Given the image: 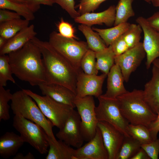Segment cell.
Masks as SVG:
<instances>
[{
    "label": "cell",
    "instance_id": "50",
    "mask_svg": "<svg viewBox=\"0 0 159 159\" xmlns=\"http://www.w3.org/2000/svg\"><path fill=\"white\" fill-rule=\"evenodd\" d=\"M144 0L145 1L148 3H149L151 2L152 1V0Z\"/></svg>",
    "mask_w": 159,
    "mask_h": 159
},
{
    "label": "cell",
    "instance_id": "41",
    "mask_svg": "<svg viewBox=\"0 0 159 159\" xmlns=\"http://www.w3.org/2000/svg\"><path fill=\"white\" fill-rule=\"evenodd\" d=\"M150 132L153 140L157 138L159 132V113L156 119L153 121L148 127Z\"/></svg>",
    "mask_w": 159,
    "mask_h": 159
},
{
    "label": "cell",
    "instance_id": "26",
    "mask_svg": "<svg viewBox=\"0 0 159 159\" xmlns=\"http://www.w3.org/2000/svg\"><path fill=\"white\" fill-rule=\"evenodd\" d=\"M29 21L24 19H16L0 23V36L8 39L29 26Z\"/></svg>",
    "mask_w": 159,
    "mask_h": 159
},
{
    "label": "cell",
    "instance_id": "10",
    "mask_svg": "<svg viewBox=\"0 0 159 159\" xmlns=\"http://www.w3.org/2000/svg\"><path fill=\"white\" fill-rule=\"evenodd\" d=\"M56 136L59 140L70 146L77 149L82 146L85 140L81 130V119L77 112L73 110Z\"/></svg>",
    "mask_w": 159,
    "mask_h": 159
},
{
    "label": "cell",
    "instance_id": "12",
    "mask_svg": "<svg viewBox=\"0 0 159 159\" xmlns=\"http://www.w3.org/2000/svg\"><path fill=\"white\" fill-rule=\"evenodd\" d=\"M136 21L144 33L143 43L146 53V67L148 69L153 61L159 58V32L152 27L143 17H138Z\"/></svg>",
    "mask_w": 159,
    "mask_h": 159
},
{
    "label": "cell",
    "instance_id": "44",
    "mask_svg": "<svg viewBox=\"0 0 159 159\" xmlns=\"http://www.w3.org/2000/svg\"><path fill=\"white\" fill-rule=\"evenodd\" d=\"M131 159H150L145 151L141 147Z\"/></svg>",
    "mask_w": 159,
    "mask_h": 159
},
{
    "label": "cell",
    "instance_id": "38",
    "mask_svg": "<svg viewBox=\"0 0 159 159\" xmlns=\"http://www.w3.org/2000/svg\"><path fill=\"white\" fill-rule=\"evenodd\" d=\"M141 147L145 151L150 159H158L159 139L157 138L149 143L142 145Z\"/></svg>",
    "mask_w": 159,
    "mask_h": 159
},
{
    "label": "cell",
    "instance_id": "31",
    "mask_svg": "<svg viewBox=\"0 0 159 159\" xmlns=\"http://www.w3.org/2000/svg\"><path fill=\"white\" fill-rule=\"evenodd\" d=\"M12 74L8 54L0 55V86H6L8 81L15 83Z\"/></svg>",
    "mask_w": 159,
    "mask_h": 159
},
{
    "label": "cell",
    "instance_id": "33",
    "mask_svg": "<svg viewBox=\"0 0 159 159\" xmlns=\"http://www.w3.org/2000/svg\"><path fill=\"white\" fill-rule=\"evenodd\" d=\"M142 32L139 24H130L128 29L122 35L129 49L135 47L140 42Z\"/></svg>",
    "mask_w": 159,
    "mask_h": 159
},
{
    "label": "cell",
    "instance_id": "7",
    "mask_svg": "<svg viewBox=\"0 0 159 159\" xmlns=\"http://www.w3.org/2000/svg\"><path fill=\"white\" fill-rule=\"evenodd\" d=\"M36 102L43 114L59 129L64 125L74 110L73 107L55 101L47 95L41 96L28 89H22Z\"/></svg>",
    "mask_w": 159,
    "mask_h": 159
},
{
    "label": "cell",
    "instance_id": "34",
    "mask_svg": "<svg viewBox=\"0 0 159 159\" xmlns=\"http://www.w3.org/2000/svg\"><path fill=\"white\" fill-rule=\"evenodd\" d=\"M12 94L9 89H5L0 86V121H6L10 118L9 112L10 106L8 102L11 100Z\"/></svg>",
    "mask_w": 159,
    "mask_h": 159
},
{
    "label": "cell",
    "instance_id": "27",
    "mask_svg": "<svg viewBox=\"0 0 159 159\" xmlns=\"http://www.w3.org/2000/svg\"><path fill=\"white\" fill-rule=\"evenodd\" d=\"M133 1V0H119L115 7L114 26L127 22L130 18L135 16L132 5Z\"/></svg>",
    "mask_w": 159,
    "mask_h": 159
},
{
    "label": "cell",
    "instance_id": "4",
    "mask_svg": "<svg viewBox=\"0 0 159 159\" xmlns=\"http://www.w3.org/2000/svg\"><path fill=\"white\" fill-rule=\"evenodd\" d=\"M11 107L15 115L21 116L40 126L53 142L56 139L52 131L54 126L43 114L36 102L22 89L13 94Z\"/></svg>",
    "mask_w": 159,
    "mask_h": 159
},
{
    "label": "cell",
    "instance_id": "16",
    "mask_svg": "<svg viewBox=\"0 0 159 159\" xmlns=\"http://www.w3.org/2000/svg\"><path fill=\"white\" fill-rule=\"evenodd\" d=\"M38 86L42 95L49 96L58 102L75 107L76 94L68 88L61 85L44 83Z\"/></svg>",
    "mask_w": 159,
    "mask_h": 159
},
{
    "label": "cell",
    "instance_id": "42",
    "mask_svg": "<svg viewBox=\"0 0 159 159\" xmlns=\"http://www.w3.org/2000/svg\"><path fill=\"white\" fill-rule=\"evenodd\" d=\"M146 19L152 27L159 32V11L155 13Z\"/></svg>",
    "mask_w": 159,
    "mask_h": 159
},
{
    "label": "cell",
    "instance_id": "43",
    "mask_svg": "<svg viewBox=\"0 0 159 159\" xmlns=\"http://www.w3.org/2000/svg\"><path fill=\"white\" fill-rule=\"evenodd\" d=\"M33 5L40 6V5L42 4L48 6H52L55 3V0H29Z\"/></svg>",
    "mask_w": 159,
    "mask_h": 159
},
{
    "label": "cell",
    "instance_id": "19",
    "mask_svg": "<svg viewBox=\"0 0 159 159\" xmlns=\"http://www.w3.org/2000/svg\"><path fill=\"white\" fill-rule=\"evenodd\" d=\"M107 90L101 95L108 98L116 99L127 91L124 85V81L119 66L115 64L107 74Z\"/></svg>",
    "mask_w": 159,
    "mask_h": 159
},
{
    "label": "cell",
    "instance_id": "5",
    "mask_svg": "<svg viewBox=\"0 0 159 159\" xmlns=\"http://www.w3.org/2000/svg\"><path fill=\"white\" fill-rule=\"evenodd\" d=\"M51 46L76 69L80 70L81 60L89 49L87 42L63 37L53 31L48 41Z\"/></svg>",
    "mask_w": 159,
    "mask_h": 159
},
{
    "label": "cell",
    "instance_id": "46",
    "mask_svg": "<svg viewBox=\"0 0 159 159\" xmlns=\"http://www.w3.org/2000/svg\"><path fill=\"white\" fill-rule=\"evenodd\" d=\"M14 159H34L35 157L30 152H29L25 155L21 153H17L13 158Z\"/></svg>",
    "mask_w": 159,
    "mask_h": 159
},
{
    "label": "cell",
    "instance_id": "20",
    "mask_svg": "<svg viewBox=\"0 0 159 159\" xmlns=\"http://www.w3.org/2000/svg\"><path fill=\"white\" fill-rule=\"evenodd\" d=\"M34 26L31 24L8 39L6 44L0 49V55L8 54L19 50L37 35Z\"/></svg>",
    "mask_w": 159,
    "mask_h": 159
},
{
    "label": "cell",
    "instance_id": "17",
    "mask_svg": "<svg viewBox=\"0 0 159 159\" xmlns=\"http://www.w3.org/2000/svg\"><path fill=\"white\" fill-rule=\"evenodd\" d=\"M115 6H110L105 10L98 13H87L74 19V21L90 26L94 25L104 24L107 26L114 25L115 18Z\"/></svg>",
    "mask_w": 159,
    "mask_h": 159
},
{
    "label": "cell",
    "instance_id": "22",
    "mask_svg": "<svg viewBox=\"0 0 159 159\" xmlns=\"http://www.w3.org/2000/svg\"><path fill=\"white\" fill-rule=\"evenodd\" d=\"M49 147L46 159H75V150L63 141H52L49 138Z\"/></svg>",
    "mask_w": 159,
    "mask_h": 159
},
{
    "label": "cell",
    "instance_id": "15",
    "mask_svg": "<svg viewBox=\"0 0 159 159\" xmlns=\"http://www.w3.org/2000/svg\"><path fill=\"white\" fill-rule=\"evenodd\" d=\"M75 159H108L101 132L97 127L94 137L83 146L75 150Z\"/></svg>",
    "mask_w": 159,
    "mask_h": 159
},
{
    "label": "cell",
    "instance_id": "28",
    "mask_svg": "<svg viewBox=\"0 0 159 159\" xmlns=\"http://www.w3.org/2000/svg\"><path fill=\"white\" fill-rule=\"evenodd\" d=\"M0 9L13 11L29 21L35 18L34 13L28 5L10 0H0Z\"/></svg>",
    "mask_w": 159,
    "mask_h": 159
},
{
    "label": "cell",
    "instance_id": "14",
    "mask_svg": "<svg viewBox=\"0 0 159 159\" xmlns=\"http://www.w3.org/2000/svg\"><path fill=\"white\" fill-rule=\"evenodd\" d=\"M97 127L101 132L104 145L107 151L108 159H116L125 135L114 126L105 121H98Z\"/></svg>",
    "mask_w": 159,
    "mask_h": 159
},
{
    "label": "cell",
    "instance_id": "2",
    "mask_svg": "<svg viewBox=\"0 0 159 159\" xmlns=\"http://www.w3.org/2000/svg\"><path fill=\"white\" fill-rule=\"evenodd\" d=\"M13 73L32 86L46 82L42 54L31 41L23 47L8 54Z\"/></svg>",
    "mask_w": 159,
    "mask_h": 159
},
{
    "label": "cell",
    "instance_id": "48",
    "mask_svg": "<svg viewBox=\"0 0 159 159\" xmlns=\"http://www.w3.org/2000/svg\"><path fill=\"white\" fill-rule=\"evenodd\" d=\"M152 64L159 69V58L154 60Z\"/></svg>",
    "mask_w": 159,
    "mask_h": 159
},
{
    "label": "cell",
    "instance_id": "8",
    "mask_svg": "<svg viewBox=\"0 0 159 159\" xmlns=\"http://www.w3.org/2000/svg\"><path fill=\"white\" fill-rule=\"evenodd\" d=\"M99 103L95 112L98 121L107 122L122 132L125 137H130L128 131L129 124L122 115L117 98H108L101 95L98 98Z\"/></svg>",
    "mask_w": 159,
    "mask_h": 159
},
{
    "label": "cell",
    "instance_id": "40",
    "mask_svg": "<svg viewBox=\"0 0 159 159\" xmlns=\"http://www.w3.org/2000/svg\"><path fill=\"white\" fill-rule=\"evenodd\" d=\"M21 17L14 12L6 9H0V23L20 19Z\"/></svg>",
    "mask_w": 159,
    "mask_h": 159
},
{
    "label": "cell",
    "instance_id": "24",
    "mask_svg": "<svg viewBox=\"0 0 159 159\" xmlns=\"http://www.w3.org/2000/svg\"><path fill=\"white\" fill-rule=\"evenodd\" d=\"M130 24L127 22L120 24L114 27L106 29L92 27L97 32L108 47L116 39L122 35L129 28Z\"/></svg>",
    "mask_w": 159,
    "mask_h": 159
},
{
    "label": "cell",
    "instance_id": "25",
    "mask_svg": "<svg viewBox=\"0 0 159 159\" xmlns=\"http://www.w3.org/2000/svg\"><path fill=\"white\" fill-rule=\"evenodd\" d=\"M97 67L98 70L107 74L115 64V56L111 45L100 52H95Z\"/></svg>",
    "mask_w": 159,
    "mask_h": 159
},
{
    "label": "cell",
    "instance_id": "1",
    "mask_svg": "<svg viewBox=\"0 0 159 159\" xmlns=\"http://www.w3.org/2000/svg\"><path fill=\"white\" fill-rule=\"evenodd\" d=\"M31 41L38 47L42 54L46 83L64 86L76 95L78 75L82 70L75 68L48 42L42 41L36 37Z\"/></svg>",
    "mask_w": 159,
    "mask_h": 159
},
{
    "label": "cell",
    "instance_id": "35",
    "mask_svg": "<svg viewBox=\"0 0 159 159\" xmlns=\"http://www.w3.org/2000/svg\"><path fill=\"white\" fill-rule=\"evenodd\" d=\"M107 0H80V3L75 6L81 15L94 11L103 2Z\"/></svg>",
    "mask_w": 159,
    "mask_h": 159
},
{
    "label": "cell",
    "instance_id": "39",
    "mask_svg": "<svg viewBox=\"0 0 159 159\" xmlns=\"http://www.w3.org/2000/svg\"><path fill=\"white\" fill-rule=\"evenodd\" d=\"M110 45L115 56L122 54L129 49L122 35L115 39Z\"/></svg>",
    "mask_w": 159,
    "mask_h": 159
},
{
    "label": "cell",
    "instance_id": "45",
    "mask_svg": "<svg viewBox=\"0 0 159 159\" xmlns=\"http://www.w3.org/2000/svg\"><path fill=\"white\" fill-rule=\"evenodd\" d=\"M12 1L25 4L28 5L34 13L39 9L40 7L36 6L32 4L29 0H10Z\"/></svg>",
    "mask_w": 159,
    "mask_h": 159
},
{
    "label": "cell",
    "instance_id": "29",
    "mask_svg": "<svg viewBox=\"0 0 159 159\" xmlns=\"http://www.w3.org/2000/svg\"><path fill=\"white\" fill-rule=\"evenodd\" d=\"M141 146L140 142L132 137H125L116 159H131Z\"/></svg>",
    "mask_w": 159,
    "mask_h": 159
},
{
    "label": "cell",
    "instance_id": "47",
    "mask_svg": "<svg viewBox=\"0 0 159 159\" xmlns=\"http://www.w3.org/2000/svg\"><path fill=\"white\" fill-rule=\"evenodd\" d=\"M8 39L4 37L0 36V49L2 48L6 44Z\"/></svg>",
    "mask_w": 159,
    "mask_h": 159
},
{
    "label": "cell",
    "instance_id": "36",
    "mask_svg": "<svg viewBox=\"0 0 159 159\" xmlns=\"http://www.w3.org/2000/svg\"><path fill=\"white\" fill-rule=\"evenodd\" d=\"M59 33L62 36L67 38L77 39L75 35V30L72 25L65 21L62 18L57 24Z\"/></svg>",
    "mask_w": 159,
    "mask_h": 159
},
{
    "label": "cell",
    "instance_id": "37",
    "mask_svg": "<svg viewBox=\"0 0 159 159\" xmlns=\"http://www.w3.org/2000/svg\"><path fill=\"white\" fill-rule=\"evenodd\" d=\"M55 3L59 5L74 19L80 15L75 9L74 0H55Z\"/></svg>",
    "mask_w": 159,
    "mask_h": 159
},
{
    "label": "cell",
    "instance_id": "49",
    "mask_svg": "<svg viewBox=\"0 0 159 159\" xmlns=\"http://www.w3.org/2000/svg\"><path fill=\"white\" fill-rule=\"evenodd\" d=\"M151 3L154 6L159 7V0H152Z\"/></svg>",
    "mask_w": 159,
    "mask_h": 159
},
{
    "label": "cell",
    "instance_id": "6",
    "mask_svg": "<svg viewBox=\"0 0 159 159\" xmlns=\"http://www.w3.org/2000/svg\"><path fill=\"white\" fill-rule=\"evenodd\" d=\"M12 125L25 142L29 144L41 154L48 152L49 137L40 126L18 115L14 116Z\"/></svg>",
    "mask_w": 159,
    "mask_h": 159
},
{
    "label": "cell",
    "instance_id": "21",
    "mask_svg": "<svg viewBox=\"0 0 159 159\" xmlns=\"http://www.w3.org/2000/svg\"><path fill=\"white\" fill-rule=\"evenodd\" d=\"M24 142L20 135L12 132H6L0 138V155L4 159L14 156Z\"/></svg>",
    "mask_w": 159,
    "mask_h": 159
},
{
    "label": "cell",
    "instance_id": "30",
    "mask_svg": "<svg viewBox=\"0 0 159 159\" xmlns=\"http://www.w3.org/2000/svg\"><path fill=\"white\" fill-rule=\"evenodd\" d=\"M128 131L130 136L139 141L141 145L149 143L153 140L148 128L143 125L129 123Z\"/></svg>",
    "mask_w": 159,
    "mask_h": 159
},
{
    "label": "cell",
    "instance_id": "23",
    "mask_svg": "<svg viewBox=\"0 0 159 159\" xmlns=\"http://www.w3.org/2000/svg\"><path fill=\"white\" fill-rule=\"evenodd\" d=\"M78 29L85 37L89 49L97 52L107 47L99 34L95 32L91 26L81 24L78 26Z\"/></svg>",
    "mask_w": 159,
    "mask_h": 159
},
{
    "label": "cell",
    "instance_id": "13",
    "mask_svg": "<svg viewBox=\"0 0 159 159\" xmlns=\"http://www.w3.org/2000/svg\"><path fill=\"white\" fill-rule=\"evenodd\" d=\"M107 76V75L104 73L99 75H89L85 74L82 70L80 72L76 83V97H100L102 95L103 84Z\"/></svg>",
    "mask_w": 159,
    "mask_h": 159
},
{
    "label": "cell",
    "instance_id": "3",
    "mask_svg": "<svg viewBox=\"0 0 159 159\" xmlns=\"http://www.w3.org/2000/svg\"><path fill=\"white\" fill-rule=\"evenodd\" d=\"M121 112L130 124H140L148 127L157 118L145 101L143 90L134 89L127 91L117 97Z\"/></svg>",
    "mask_w": 159,
    "mask_h": 159
},
{
    "label": "cell",
    "instance_id": "32",
    "mask_svg": "<svg viewBox=\"0 0 159 159\" xmlns=\"http://www.w3.org/2000/svg\"><path fill=\"white\" fill-rule=\"evenodd\" d=\"M95 52L89 49L83 57L80 62V67L83 72L89 75H97Z\"/></svg>",
    "mask_w": 159,
    "mask_h": 159
},
{
    "label": "cell",
    "instance_id": "11",
    "mask_svg": "<svg viewBox=\"0 0 159 159\" xmlns=\"http://www.w3.org/2000/svg\"><path fill=\"white\" fill-rule=\"evenodd\" d=\"M146 56L143 42H140L122 54L115 56V63L120 67L124 81L128 82L131 74L136 69Z\"/></svg>",
    "mask_w": 159,
    "mask_h": 159
},
{
    "label": "cell",
    "instance_id": "18",
    "mask_svg": "<svg viewBox=\"0 0 159 159\" xmlns=\"http://www.w3.org/2000/svg\"><path fill=\"white\" fill-rule=\"evenodd\" d=\"M144 99L153 112L159 113V69L153 65L152 76L143 90Z\"/></svg>",
    "mask_w": 159,
    "mask_h": 159
},
{
    "label": "cell",
    "instance_id": "9",
    "mask_svg": "<svg viewBox=\"0 0 159 159\" xmlns=\"http://www.w3.org/2000/svg\"><path fill=\"white\" fill-rule=\"evenodd\" d=\"M74 103L80 117L82 135L84 140L88 142L95 136L98 122L93 96L76 97Z\"/></svg>",
    "mask_w": 159,
    "mask_h": 159
}]
</instances>
